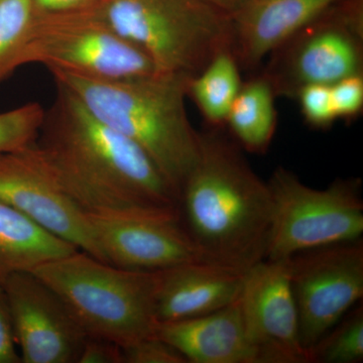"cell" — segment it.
I'll return each instance as SVG.
<instances>
[{"instance_id": "cell-11", "label": "cell", "mask_w": 363, "mask_h": 363, "mask_svg": "<svg viewBox=\"0 0 363 363\" xmlns=\"http://www.w3.org/2000/svg\"><path fill=\"white\" fill-rule=\"evenodd\" d=\"M240 302L255 363H310L300 340L288 259H264L248 269Z\"/></svg>"}, {"instance_id": "cell-2", "label": "cell", "mask_w": 363, "mask_h": 363, "mask_svg": "<svg viewBox=\"0 0 363 363\" xmlns=\"http://www.w3.org/2000/svg\"><path fill=\"white\" fill-rule=\"evenodd\" d=\"M200 157L180 196L182 221L203 260L245 274L266 257L272 200L225 128L200 131Z\"/></svg>"}, {"instance_id": "cell-24", "label": "cell", "mask_w": 363, "mask_h": 363, "mask_svg": "<svg viewBox=\"0 0 363 363\" xmlns=\"http://www.w3.org/2000/svg\"><path fill=\"white\" fill-rule=\"evenodd\" d=\"M123 363H187L175 347L156 334L123 347Z\"/></svg>"}, {"instance_id": "cell-27", "label": "cell", "mask_w": 363, "mask_h": 363, "mask_svg": "<svg viewBox=\"0 0 363 363\" xmlns=\"http://www.w3.org/2000/svg\"><path fill=\"white\" fill-rule=\"evenodd\" d=\"M6 293L0 286V363H21Z\"/></svg>"}, {"instance_id": "cell-15", "label": "cell", "mask_w": 363, "mask_h": 363, "mask_svg": "<svg viewBox=\"0 0 363 363\" xmlns=\"http://www.w3.org/2000/svg\"><path fill=\"white\" fill-rule=\"evenodd\" d=\"M245 274L206 262H193L157 271V323L203 316L240 297Z\"/></svg>"}, {"instance_id": "cell-20", "label": "cell", "mask_w": 363, "mask_h": 363, "mask_svg": "<svg viewBox=\"0 0 363 363\" xmlns=\"http://www.w3.org/2000/svg\"><path fill=\"white\" fill-rule=\"evenodd\" d=\"M310 363H359L363 360V308L347 313L309 350Z\"/></svg>"}, {"instance_id": "cell-25", "label": "cell", "mask_w": 363, "mask_h": 363, "mask_svg": "<svg viewBox=\"0 0 363 363\" xmlns=\"http://www.w3.org/2000/svg\"><path fill=\"white\" fill-rule=\"evenodd\" d=\"M332 104L336 117L352 123L363 111V74L348 76L330 85Z\"/></svg>"}, {"instance_id": "cell-8", "label": "cell", "mask_w": 363, "mask_h": 363, "mask_svg": "<svg viewBox=\"0 0 363 363\" xmlns=\"http://www.w3.org/2000/svg\"><path fill=\"white\" fill-rule=\"evenodd\" d=\"M277 97L363 74V0H340L306 23L260 67Z\"/></svg>"}, {"instance_id": "cell-6", "label": "cell", "mask_w": 363, "mask_h": 363, "mask_svg": "<svg viewBox=\"0 0 363 363\" xmlns=\"http://www.w3.org/2000/svg\"><path fill=\"white\" fill-rule=\"evenodd\" d=\"M271 190V229L264 259H286L305 250L362 238L360 178H337L328 187L306 185L291 169L277 167Z\"/></svg>"}, {"instance_id": "cell-18", "label": "cell", "mask_w": 363, "mask_h": 363, "mask_svg": "<svg viewBox=\"0 0 363 363\" xmlns=\"http://www.w3.org/2000/svg\"><path fill=\"white\" fill-rule=\"evenodd\" d=\"M276 93L260 71L243 80L225 123L235 143L250 154L264 155L278 128Z\"/></svg>"}, {"instance_id": "cell-28", "label": "cell", "mask_w": 363, "mask_h": 363, "mask_svg": "<svg viewBox=\"0 0 363 363\" xmlns=\"http://www.w3.org/2000/svg\"><path fill=\"white\" fill-rule=\"evenodd\" d=\"M102 0H33L35 13H65L89 11Z\"/></svg>"}, {"instance_id": "cell-1", "label": "cell", "mask_w": 363, "mask_h": 363, "mask_svg": "<svg viewBox=\"0 0 363 363\" xmlns=\"http://www.w3.org/2000/svg\"><path fill=\"white\" fill-rule=\"evenodd\" d=\"M35 147L82 211L180 210V197L149 155L61 86Z\"/></svg>"}, {"instance_id": "cell-29", "label": "cell", "mask_w": 363, "mask_h": 363, "mask_svg": "<svg viewBox=\"0 0 363 363\" xmlns=\"http://www.w3.org/2000/svg\"><path fill=\"white\" fill-rule=\"evenodd\" d=\"M201 1L231 16L236 11H240L248 0H201Z\"/></svg>"}, {"instance_id": "cell-22", "label": "cell", "mask_w": 363, "mask_h": 363, "mask_svg": "<svg viewBox=\"0 0 363 363\" xmlns=\"http://www.w3.org/2000/svg\"><path fill=\"white\" fill-rule=\"evenodd\" d=\"M45 111L38 102H30L11 111L0 112V154L33 145L40 135Z\"/></svg>"}, {"instance_id": "cell-13", "label": "cell", "mask_w": 363, "mask_h": 363, "mask_svg": "<svg viewBox=\"0 0 363 363\" xmlns=\"http://www.w3.org/2000/svg\"><path fill=\"white\" fill-rule=\"evenodd\" d=\"M2 289L21 363H78L87 335L49 286L23 272L9 277Z\"/></svg>"}, {"instance_id": "cell-16", "label": "cell", "mask_w": 363, "mask_h": 363, "mask_svg": "<svg viewBox=\"0 0 363 363\" xmlns=\"http://www.w3.org/2000/svg\"><path fill=\"white\" fill-rule=\"evenodd\" d=\"M155 334L191 363H255L240 298L203 316L157 323Z\"/></svg>"}, {"instance_id": "cell-23", "label": "cell", "mask_w": 363, "mask_h": 363, "mask_svg": "<svg viewBox=\"0 0 363 363\" xmlns=\"http://www.w3.org/2000/svg\"><path fill=\"white\" fill-rule=\"evenodd\" d=\"M308 125L314 130H326L337 121L332 104L330 85L306 86L296 99Z\"/></svg>"}, {"instance_id": "cell-7", "label": "cell", "mask_w": 363, "mask_h": 363, "mask_svg": "<svg viewBox=\"0 0 363 363\" xmlns=\"http://www.w3.org/2000/svg\"><path fill=\"white\" fill-rule=\"evenodd\" d=\"M40 64L94 80L143 77L160 73L149 57L111 30L95 9L35 13L16 69Z\"/></svg>"}, {"instance_id": "cell-14", "label": "cell", "mask_w": 363, "mask_h": 363, "mask_svg": "<svg viewBox=\"0 0 363 363\" xmlns=\"http://www.w3.org/2000/svg\"><path fill=\"white\" fill-rule=\"evenodd\" d=\"M340 0H248L231 16V52L241 71L257 73L291 35Z\"/></svg>"}, {"instance_id": "cell-3", "label": "cell", "mask_w": 363, "mask_h": 363, "mask_svg": "<svg viewBox=\"0 0 363 363\" xmlns=\"http://www.w3.org/2000/svg\"><path fill=\"white\" fill-rule=\"evenodd\" d=\"M98 119L135 142L150 157L179 197L200 157V131L189 118L186 99L192 76L156 73L94 80L52 71Z\"/></svg>"}, {"instance_id": "cell-21", "label": "cell", "mask_w": 363, "mask_h": 363, "mask_svg": "<svg viewBox=\"0 0 363 363\" xmlns=\"http://www.w3.org/2000/svg\"><path fill=\"white\" fill-rule=\"evenodd\" d=\"M35 18L33 0H0V83L16 69V60Z\"/></svg>"}, {"instance_id": "cell-4", "label": "cell", "mask_w": 363, "mask_h": 363, "mask_svg": "<svg viewBox=\"0 0 363 363\" xmlns=\"http://www.w3.org/2000/svg\"><path fill=\"white\" fill-rule=\"evenodd\" d=\"M33 272L61 298L86 335L121 347L154 335L157 272L121 269L76 250Z\"/></svg>"}, {"instance_id": "cell-12", "label": "cell", "mask_w": 363, "mask_h": 363, "mask_svg": "<svg viewBox=\"0 0 363 363\" xmlns=\"http://www.w3.org/2000/svg\"><path fill=\"white\" fill-rule=\"evenodd\" d=\"M0 201L79 250L102 260L84 213L52 175L35 143L0 154Z\"/></svg>"}, {"instance_id": "cell-10", "label": "cell", "mask_w": 363, "mask_h": 363, "mask_svg": "<svg viewBox=\"0 0 363 363\" xmlns=\"http://www.w3.org/2000/svg\"><path fill=\"white\" fill-rule=\"evenodd\" d=\"M104 262L121 269L157 272L204 262L182 221L180 210L84 212Z\"/></svg>"}, {"instance_id": "cell-26", "label": "cell", "mask_w": 363, "mask_h": 363, "mask_svg": "<svg viewBox=\"0 0 363 363\" xmlns=\"http://www.w3.org/2000/svg\"><path fill=\"white\" fill-rule=\"evenodd\" d=\"M78 363H123V347L107 339L87 336Z\"/></svg>"}, {"instance_id": "cell-9", "label": "cell", "mask_w": 363, "mask_h": 363, "mask_svg": "<svg viewBox=\"0 0 363 363\" xmlns=\"http://www.w3.org/2000/svg\"><path fill=\"white\" fill-rule=\"evenodd\" d=\"M288 262L300 340L309 352L362 298V238L305 250Z\"/></svg>"}, {"instance_id": "cell-19", "label": "cell", "mask_w": 363, "mask_h": 363, "mask_svg": "<svg viewBox=\"0 0 363 363\" xmlns=\"http://www.w3.org/2000/svg\"><path fill=\"white\" fill-rule=\"evenodd\" d=\"M241 72L233 52L225 51L191 77L188 98L194 102L206 126L225 128L227 116L242 86Z\"/></svg>"}, {"instance_id": "cell-17", "label": "cell", "mask_w": 363, "mask_h": 363, "mask_svg": "<svg viewBox=\"0 0 363 363\" xmlns=\"http://www.w3.org/2000/svg\"><path fill=\"white\" fill-rule=\"evenodd\" d=\"M79 250L0 201V286L18 272L37 267Z\"/></svg>"}, {"instance_id": "cell-5", "label": "cell", "mask_w": 363, "mask_h": 363, "mask_svg": "<svg viewBox=\"0 0 363 363\" xmlns=\"http://www.w3.org/2000/svg\"><path fill=\"white\" fill-rule=\"evenodd\" d=\"M95 11L160 73L195 76L231 51V16L201 0H102Z\"/></svg>"}]
</instances>
